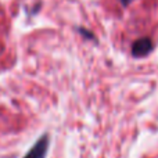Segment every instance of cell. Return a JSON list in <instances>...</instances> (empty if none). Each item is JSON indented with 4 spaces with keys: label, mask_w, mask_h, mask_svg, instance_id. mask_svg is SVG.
Instances as JSON below:
<instances>
[{
    "label": "cell",
    "mask_w": 158,
    "mask_h": 158,
    "mask_svg": "<svg viewBox=\"0 0 158 158\" xmlns=\"http://www.w3.org/2000/svg\"><path fill=\"white\" fill-rule=\"evenodd\" d=\"M132 2H133V0H121V3H122L123 6H128V4H131Z\"/></svg>",
    "instance_id": "3957f363"
},
{
    "label": "cell",
    "mask_w": 158,
    "mask_h": 158,
    "mask_svg": "<svg viewBox=\"0 0 158 158\" xmlns=\"http://www.w3.org/2000/svg\"><path fill=\"white\" fill-rule=\"evenodd\" d=\"M153 50V43L148 38H142L132 44V54L135 57H144Z\"/></svg>",
    "instance_id": "7a4b0ae2"
},
{
    "label": "cell",
    "mask_w": 158,
    "mask_h": 158,
    "mask_svg": "<svg viewBox=\"0 0 158 158\" xmlns=\"http://www.w3.org/2000/svg\"><path fill=\"white\" fill-rule=\"evenodd\" d=\"M49 144H50L49 136L43 135V136H40V139L33 144V147L28 151V154L24 158H46L47 150H49Z\"/></svg>",
    "instance_id": "6da1fadb"
}]
</instances>
